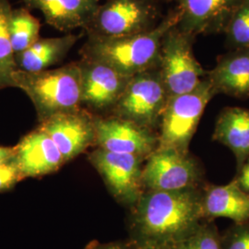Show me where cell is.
Wrapping results in <instances>:
<instances>
[{
  "label": "cell",
  "instance_id": "cell-1",
  "mask_svg": "<svg viewBox=\"0 0 249 249\" xmlns=\"http://www.w3.org/2000/svg\"><path fill=\"white\" fill-rule=\"evenodd\" d=\"M202 187L145 190L128 210L126 228L137 249H177L203 222Z\"/></svg>",
  "mask_w": 249,
  "mask_h": 249
},
{
  "label": "cell",
  "instance_id": "cell-2",
  "mask_svg": "<svg viewBox=\"0 0 249 249\" xmlns=\"http://www.w3.org/2000/svg\"><path fill=\"white\" fill-rule=\"evenodd\" d=\"M177 10L151 31L136 36L107 38L88 36L80 53L82 58L104 63L129 77L158 68L162 40L179 22Z\"/></svg>",
  "mask_w": 249,
  "mask_h": 249
},
{
  "label": "cell",
  "instance_id": "cell-3",
  "mask_svg": "<svg viewBox=\"0 0 249 249\" xmlns=\"http://www.w3.org/2000/svg\"><path fill=\"white\" fill-rule=\"evenodd\" d=\"M12 79L14 87L23 90L31 99L40 122L82 108L79 61L43 71L17 70Z\"/></svg>",
  "mask_w": 249,
  "mask_h": 249
},
{
  "label": "cell",
  "instance_id": "cell-4",
  "mask_svg": "<svg viewBox=\"0 0 249 249\" xmlns=\"http://www.w3.org/2000/svg\"><path fill=\"white\" fill-rule=\"evenodd\" d=\"M217 95L208 75L192 91L169 98L160 119L157 150L189 151L205 108Z\"/></svg>",
  "mask_w": 249,
  "mask_h": 249
},
{
  "label": "cell",
  "instance_id": "cell-5",
  "mask_svg": "<svg viewBox=\"0 0 249 249\" xmlns=\"http://www.w3.org/2000/svg\"><path fill=\"white\" fill-rule=\"evenodd\" d=\"M169 100L159 68L142 72L129 80L111 114L158 132Z\"/></svg>",
  "mask_w": 249,
  "mask_h": 249
},
{
  "label": "cell",
  "instance_id": "cell-6",
  "mask_svg": "<svg viewBox=\"0 0 249 249\" xmlns=\"http://www.w3.org/2000/svg\"><path fill=\"white\" fill-rule=\"evenodd\" d=\"M193 38L177 25L162 40L158 68L169 98L192 91L208 75L193 53Z\"/></svg>",
  "mask_w": 249,
  "mask_h": 249
},
{
  "label": "cell",
  "instance_id": "cell-7",
  "mask_svg": "<svg viewBox=\"0 0 249 249\" xmlns=\"http://www.w3.org/2000/svg\"><path fill=\"white\" fill-rule=\"evenodd\" d=\"M157 17L152 0H107L85 31L88 36L107 38L136 36L157 26Z\"/></svg>",
  "mask_w": 249,
  "mask_h": 249
},
{
  "label": "cell",
  "instance_id": "cell-8",
  "mask_svg": "<svg viewBox=\"0 0 249 249\" xmlns=\"http://www.w3.org/2000/svg\"><path fill=\"white\" fill-rule=\"evenodd\" d=\"M144 190L176 191L202 187L205 171L189 151L156 150L146 160L142 171Z\"/></svg>",
  "mask_w": 249,
  "mask_h": 249
},
{
  "label": "cell",
  "instance_id": "cell-9",
  "mask_svg": "<svg viewBox=\"0 0 249 249\" xmlns=\"http://www.w3.org/2000/svg\"><path fill=\"white\" fill-rule=\"evenodd\" d=\"M88 160L117 202L128 210L138 202L145 191L142 171L146 160L131 154L116 153L99 148L89 153Z\"/></svg>",
  "mask_w": 249,
  "mask_h": 249
},
{
  "label": "cell",
  "instance_id": "cell-10",
  "mask_svg": "<svg viewBox=\"0 0 249 249\" xmlns=\"http://www.w3.org/2000/svg\"><path fill=\"white\" fill-rule=\"evenodd\" d=\"M81 107L94 116H108L132 77L104 63L81 58Z\"/></svg>",
  "mask_w": 249,
  "mask_h": 249
},
{
  "label": "cell",
  "instance_id": "cell-11",
  "mask_svg": "<svg viewBox=\"0 0 249 249\" xmlns=\"http://www.w3.org/2000/svg\"><path fill=\"white\" fill-rule=\"evenodd\" d=\"M95 146L146 160L158 149V132L115 116H94Z\"/></svg>",
  "mask_w": 249,
  "mask_h": 249
},
{
  "label": "cell",
  "instance_id": "cell-12",
  "mask_svg": "<svg viewBox=\"0 0 249 249\" xmlns=\"http://www.w3.org/2000/svg\"><path fill=\"white\" fill-rule=\"evenodd\" d=\"M38 127L50 137L66 162L95 144L94 115L84 108L50 116Z\"/></svg>",
  "mask_w": 249,
  "mask_h": 249
},
{
  "label": "cell",
  "instance_id": "cell-13",
  "mask_svg": "<svg viewBox=\"0 0 249 249\" xmlns=\"http://www.w3.org/2000/svg\"><path fill=\"white\" fill-rule=\"evenodd\" d=\"M178 28L192 37L225 30L241 0H178Z\"/></svg>",
  "mask_w": 249,
  "mask_h": 249
},
{
  "label": "cell",
  "instance_id": "cell-14",
  "mask_svg": "<svg viewBox=\"0 0 249 249\" xmlns=\"http://www.w3.org/2000/svg\"><path fill=\"white\" fill-rule=\"evenodd\" d=\"M15 148V160L24 178L51 174L66 163L56 145L39 127L24 136Z\"/></svg>",
  "mask_w": 249,
  "mask_h": 249
},
{
  "label": "cell",
  "instance_id": "cell-15",
  "mask_svg": "<svg viewBox=\"0 0 249 249\" xmlns=\"http://www.w3.org/2000/svg\"><path fill=\"white\" fill-rule=\"evenodd\" d=\"M201 212L204 222L227 218L233 223L249 222V193L232 179L227 185L206 183L202 187Z\"/></svg>",
  "mask_w": 249,
  "mask_h": 249
},
{
  "label": "cell",
  "instance_id": "cell-16",
  "mask_svg": "<svg viewBox=\"0 0 249 249\" xmlns=\"http://www.w3.org/2000/svg\"><path fill=\"white\" fill-rule=\"evenodd\" d=\"M28 9L42 12L45 21L54 29L71 34L86 29L100 6V0H22Z\"/></svg>",
  "mask_w": 249,
  "mask_h": 249
},
{
  "label": "cell",
  "instance_id": "cell-17",
  "mask_svg": "<svg viewBox=\"0 0 249 249\" xmlns=\"http://www.w3.org/2000/svg\"><path fill=\"white\" fill-rule=\"evenodd\" d=\"M217 94L249 98V48L234 49L221 56L213 70L208 71Z\"/></svg>",
  "mask_w": 249,
  "mask_h": 249
},
{
  "label": "cell",
  "instance_id": "cell-18",
  "mask_svg": "<svg viewBox=\"0 0 249 249\" xmlns=\"http://www.w3.org/2000/svg\"><path fill=\"white\" fill-rule=\"evenodd\" d=\"M213 139L233 153L238 172L249 159V109L224 108L217 118Z\"/></svg>",
  "mask_w": 249,
  "mask_h": 249
},
{
  "label": "cell",
  "instance_id": "cell-19",
  "mask_svg": "<svg viewBox=\"0 0 249 249\" xmlns=\"http://www.w3.org/2000/svg\"><path fill=\"white\" fill-rule=\"evenodd\" d=\"M78 40L79 36L73 34L40 38L28 49L15 54L17 68L28 72L50 70L51 67L62 61Z\"/></svg>",
  "mask_w": 249,
  "mask_h": 249
},
{
  "label": "cell",
  "instance_id": "cell-20",
  "mask_svg": "<svg viewBox=\"0 0 249 249\" xmlns=\"http://www.w3.org/2000/svg\"><path fill=\"white\" fill-rule=\"evenodd\" d=\"M9 35L14 53H20L34 45L40 37L41 24L27 8L12 9L9 17Z\"/></svg>",
  "mask_w": 249,
  "mask_h": 249
},
{
  "label": "cell",
  "instance_id": "cell-21",
  "mask_svg": "<svg viewBox=\"0 0 249 249\" xmlns=\"http://www.w3.org/2000/svg\"><path fill=\"white\" fill-rule=\"evenodd\" d=\"M9 0H0V89L14 87L13 74L18 70L9 35Z\"/></svg>",
  "mask_w": 249,
  "mask_h": 249
},
{
  "label": "cell",
  "instance_id": "cell-22",
  "mask_svg": "<svg viewBox=\"0 0 249 249\" xmlns=\"http://www.w3.org/2000/svg\"><path fill=\"white\" fill-rule=\"evenodd\" d=\"M224 32L230 47L233 49L249 48V0H241Z\"/></svg>",
  "mask_w": 249,
  "mask_h": 249
},
{
  "label": "cell",
  "instance_id": "cell-23",
  "mask_svg": "<svg viewBox=\"0 0 249 249\" xmlns=\"http://www.w3.org/2000/svg\"><path fill=\"white\" fill-rule=\"evenodd\" d=\"M177 249H223L222 234L213 222H202Z\"/></svg>",
  "mask_w": 249,
  "mask_h": 249
},
{
  "label": "cell",
  "instance_id": "cell-24",
  "mask_svg": "<svg viewBox=\"0 0 249 249\" xmlns=\"http://www.w3.org/2000/svg\"><path fill=\"white\" fill-rule=\"evenodd\" d=\"M223 249H249V222L233 223L222 234Z\"/></svg>",
  "mask_w": 249,
  "mask_h": 249
},
{
  "label": "cell",
  "instance_id": "cell-25",
  "mask_svg": "<svg viewBox=\"0 0 249 249\" xmlns=\"http://www.w3.org/2000/svg\"><path fill=\"white\" fill-rule=\"evenodd\" d=\"M22 179L24 178L15 159L0 164V192L11 188Z\"/></svg>",
  "mask_w": 249,
  "mask_h": 249
},
{
  "label": "cell",
  "instance_id": "cell-26",
  "mask_svg": "<svg viewBox=\"0 0 249 249\" xmlns=\"http://www.w3.org/2000/svg\"><path fill=\"white\" fill-rule=\"evenodd\" d=\"M86 249H137L129 241H116L106 244H101L99 242H92L88 245Z\"/></svg>",
  "mask_w": 249,
  "mask_h": 249
},
{
  "label": "cell",
  "instance_id": "cell-27",
  "mask_svg": "<svg viewBox=\"0 0 249 249\" xmlns=\"http://www.w3.org/2000/svg\"><path fill=\"white\" fill-rule=\"evenodd\" d=\"M233 180L244 191L249 193V159L245 162L242 168L236 172V176Z\"/></svg>",
  "mask_w": 249,
  "mask_h": 249
},
{
  "label": "cell",
  "instance_id": "cell-28",
  "mask_svg": "<svg viewBox=\"0 0 249 249\" xmlns=\"http://www.w3.org/2000/svg\"><path fill=\"white\" fill-rule=\"evenodd\" d=\"M15 156H16L15 147L0 146V164L8 162L9 160H14Z\"/></svg>",
  "mask_w": 249,
  "mask_h": 249
}]
</instances>
